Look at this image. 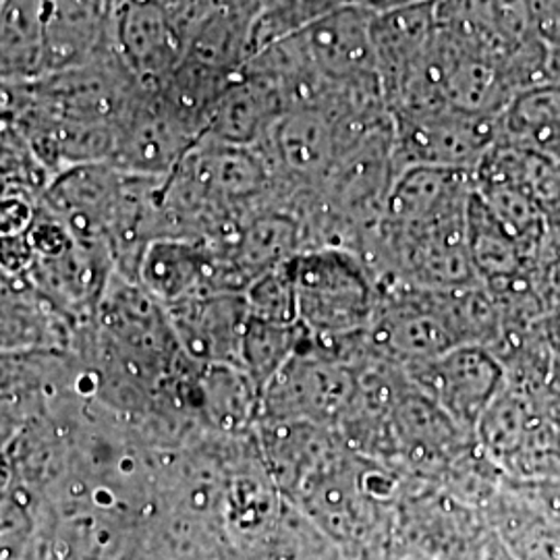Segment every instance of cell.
I'll return each instance as SVG.
<instances>
[{"mask_svg": "<svg viewBox=\"0 0 560 560\" xmlns=\"http://www.w3.org/2000/svg\"><path fill=\"white\" fill-rule=\"evenodd\" d=\"M298 318L314 340L363 335L381 300V284L358 254L340 247L305 249L289 261Z\"/></svg>", "mask_w": 560, "mask_h": 560, "instance_id": "obj_1", "label": "cell"}, {"mask_svg": "<svg viewBox=\"0 0 560 560\" xmlns=\"http://www.w3.org/2000/svg\"><path fill=\"white\" fill-rule=\"evenodd\" d=\"M363 368L326 353L307 337L300 353L261 390L260 418L337 430L358 397Z\"/></svg>", "mask_w": 560, "mask_h": 560, "instance_id": "obj_2", "label": "cell"}, {"mask_svg": "<svg viewBox=\"0 0 560 560\" xmlns=\"http://www.w3.org/2000/svg\"><path fill=\"white\" fill-rule=\"evenodd\" d=\"M393 119L400 171L407 166H434L474 175L501 141L499 117L474 115L455 106Z\"/></svg>", "mask_w": 560, "mask_h": 560, "instance_id": "obj_3", "label": "cell"}, {"mask_svg": "<svg viewBox=\"0 0 560 560\" xmlns=\"http://www.w3.org/2000/svg\"><path fill=\"white\" fill-rule=\"evenodd\" d=\"M400 372L474 439L483 413L504 388L501 360L480 345H460Z\"/></svg>", "mask_w": 560, "mask_h": 560, "instance_id": "obj_4", "label": "cell"}, {"mask_svg": "<svg viewBox=\"0 0 560 560\" xmlns=\"http://www.w3.org/2000/svg\"><path fill=\"white\" fill-rule=\"evenodd\" d=\"M372 21L374 11L368 7L342 2L293 38L307 69L320 80L335 85H381Z\"/></svg>", "mask_w": 560, "mask_h": 560, "instance_id": "obj_5", "label": "cell"}, {"mask_svg": "<svg viewBox=\"0 0 560 560\" xmlns=\"http://www.w3.org/2000/svg\"><path fill=\"white\" fill-rule=\"evenodd\" d=\"M185 358L200 368L241 370V345L249 322L245 293H208L166 307Z\"/></svg>", "mask_w": 560, "mask_h": 560, "instance_id": "obj_6", "label": "cell"}, {"mask_svg": "<svg viewBox=\"0 0 560 560\" xmlns=\"http://www.w3.org/2000/svg\"><path fill=\"white\" fill-rule=\"evenodd\" d=\"M287 110L289 98L280 81L243 69L212 104L203 136L241 148H260Z\"/></svg>", "mask_w": 560, "mask_h": 560, "instance_id": "obj_7", "label": "cell"}, {"mask_svg": "<svg viewBox=\"0 0 560 560\" xmlns=\"http://www.w3.org/2000/svg\"><path fill=\"white\" fill-rule=\"evenodd\" d=\"M138 284L162 307L221 289V266L212 249L200 241L162 237L143 252Z\"/></svg>", "mask_w": 560, "mask_h": 560, "instance_id": "obj_8", "label": "cell"}, {"mask_svg": "<svg viewBox=\"0 0 560 560\" xmlns=\"http://www.w3.org/2000/svg\"><path fill=\"white\" fill-rule=\"evenodd\" d=\"M119 42L129 67L161 90L185 52V30L162 0H131L119 21Z\"/></svg>", "mask_w": 560, "mask_h": 560, "instance_id": "obj_9", "label": "cell"}, {"mask_svg": "<svg viewBox=\"0 0 560 560\" xmlns=\"http://www.w3.org/2000/svg\"><path fill=\"white\" fill-rule=\"evenodd\" d=\"M501 141L560 164V81L544 78L520 90L499 115Z\"/></svg>", "mask_w": 560, "mask_h": 560, "instance_id": "obj_10", "label": "cell"}, {"mask_svg": "<svg viewBox=\"0 0 560 560\" xmlns=\"http://www.w3.org/2000/svg\"><path fill=\"white\" fill-rule=\"evenodd\" d=\"M305 340L307 332L300 322L277 324L249 316L241 345V370L254 382L260 397L270 381L300 353Z\"/></svg>", "mask_w": 560, "mask_h": 560, "instance_id": "obj_11", "label": "cell"}, {"mask_svg": "<svg viewBox=\"0 0 560 560\" xmlns=\"http://www.w3.org/2000/svg\"><path fill=\"white\" fill-rule=\"evenodd\" d=\"M249 316L277 324H298V295L289 264L268 270L245 289Z\"/></svg>", "mask_w": 560, "mask_h": 560, "instance_id": "obj_12", "label": "cell"}, {"mask_svg": "<svg viewBox=\"0 0 560 560\" xmlns=\"http://www.w3.org/2000/svg\"><path fill=\"white\" fill-rule=\"evenodd\" d=\"M529 32L550 52L560 48V0H523Z\"/></svg>", "mask_w": 560, "mask_h": 560, "instance_id": "obj_13", "label": "cell"}, {"mask_svg": "<svg viewBox=\"0 0 560 560\" xmlns=\"http://www.w3.org/2000/svg\"><path fill=\"white\" fill-rule=\"evenodd\" d=\"M428 2H436V0H368L363 2V7H368L374 13H384V11L413 7V4H428Z\"/></svg>", "mask_w": 560, "mask_h": 560, "instance_id": "obj_14", "label": "cell"}, {"mask_svg": "<svg viewBox=\"0 0 560 560\" xmlns=\"http://www.w3.org/2000/svg\"><path fill=\"white\" fill-rule=\"evenodd\" d=\"M342 2H360V4H363V2H368V0H342Z\"/></svg>", "mask_w": 560, "mask_h": 560, "instance_id": "obj_15", "label": "cell"}]
</instances>
